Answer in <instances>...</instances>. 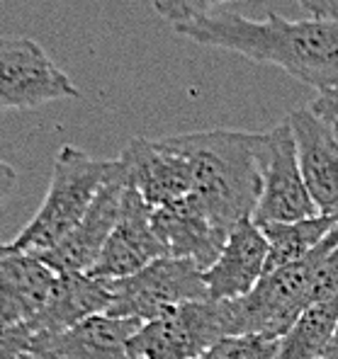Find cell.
Segmentation results:
<instances>
[{
    "label": "cell",
    "instance_id": "obj_4",
    "mask_svg": "<svg viewBox=\"0 0 338 359\" xmlns=\"http://www.w3.org/2000/svg\"><path fill=\"white\" fill-rule=\"evenodd\" d=\"M338 245V224L311 255L263 274L248 297L224 301L229 335H266L282 340L309 309L311 282L324 257Z\"/></svg>",
    "mask_w": 338,
    "mask_h": 359
},
{
    "label": "cell",
    "instance_id": "obj_22",
    "mask_svg": "<svg viewBox=\"0 0 338 359\" xmlns=\"http://www.w3.org/2000/svg\"><path fill=\"white\" fill-rule=\"evenodd\" d=\"M34 332L27 323H0V359H18L27 355Z\"/></svg>",
    "mask_w": 338,
    "mask_h": 359
},
{
    "label": "cell",
    "instance_id": "obj_13",
    "mask_svg": "<svg viewBox=\"0 0 338 359\" xmlns=\"http://www.w3.org/2000/svg\"><path fill=\"white\" fill-rule=\"evenodd\" d=\"M151 226H154V233L158 236L161 245L166 248V257L190 260L202 272H207L214 265L226 238H229L226 231L216 229L212 224L207 211L200 207L193 194L154 209Z\"/></svg>",
    "mask_w": 338,
    "mask_h": 359
},
{
    "label": "cell",
    "instance_id": "obj_27",
    "mask_svg": "<svg viewBox=\"0 0 338 359\" xmlns=\"http://www.w3.org/2000/svg\"><path fill=\"white\" fill-rule=\"evenodd\" d=\"M18 359H39V357H34V355H30V352H27V355H20Z\"/></svg>",
    "mask_w": 338,
    "mask_h": 359
},
{
    "label": "cell",
    "instance_id": "obj_2",
    "mask_svg": "<svg viewBox=\"0 0 338 359\" xmlns=\"http://www.w3.org/2000/svg\"><path fill=\"white\" fill-rule=\"evenodd\" d=\"M173 139L193 165V197L216 229L231 233L251 221L263 192L268 134L207 129Z\"/></svg>",
    "mask_w": 338,
    "mask_h": 359
},
{
    "label": "cell",
    "instance_id": "obj_19",
    "mask_svg": "<svg viewBox=\"0 0 338 359\" xmlns=\"http://www.w3.org/2000/svg\"><path fill=\"white\" fill-rule=\"evenodd\" d=\"M338 325V294L311 304L280 340L275 359H324Z\"/></svg>",
    "mask_w": 338,
    "mask_h": 359
},
{
    "label": "cell",
    "instance_id": "obj_11",
    "mask_svg": "<svg viewBox=\"0 0 338 359\" xmlns=\"http://www.w3.org/2000/svg\"><path fill=\"white\" fill-rule=\"evenodd\" d=\"M151 214L154 207H149L141 194L126 184L117 226L88 274L103 282H115L149 267L158 257H166V248L151 226Z\"/></svg>",
    "mask_w": 338,
    "mask_h": 359
},
{
    "label": "cell",
    "instance_id": "obj_14",
    "mask_svg": "<svg viewBox=\"0 0 338 359\" xmlns=\"http://www.w3.org/2000/svg\"><path fill=\"white\" fill-rule=\"evenodd\" d=\"M139 320L93 316L56 335H34L30 355L39 359H129V340Z\"/></svg>",
    "mask_w": 338,
    "mask_h": 359
},
{
    "label": "cell",
    "instance_id": "obj_15",
    "mask_svg": "<svg viewBox=\"0 0 338 359\" xmlns=\"http://www.w3.org/2000/svg\"><path fill=\"white\" fill-rule=\"evenodd\" d=\"M268 241L263 231L251 221L239 224L229 233L221 255L204 272V284L212 301L244 299L266 274Z\"/></svg>",
    "mask_w": 338,
    "mask_h": 359
},
{
    "label": "cell",
    "instance_id": "obj_5",
    "mask_svg": "<svg viewBox=\"0 0 338 359\" xmlns=\"http://www.w3.org/2000/svg\"><path fill=\"white\" fill-rule=\"evenodd\" d=\"M108 284L112 294L108 316L139 320V323L161 318L168 311L190 301L209 299L202 269L195 262L178 257H158L131 277L115 279Z\"/></svg>",
    "mask_w": 338,
    "mask_h": 359
},
{
    "label": "cell",
    "instance_id": "obj_1",
    "mask_svg": "<svg viewBox=\"0 0 338 359\" xmlns=\"http://www.w3.org/2000/svg\"><path fill=\"white\" fill-rule=\"evenodd\" d=\"M176 34L209 49H224L282 68L319 93L338 88V20H287L271 13L251 20L231 10L173 27Z\"/></svg>",
    "mask_w": 338,
    "mask_h": 359
},
{
    "label": "cell",
    "instance_id": "obj_17",
    "mask_svg": "<svg viewBox=\"0 0 338 359\" xmlns=\"http://www.w3.org/2000/svg\"><path fill=\"white\" fill-rule=\"evenodd\" d=\"M110 301V284L103 279L91 274H59L46 306L27 325L34 335H56L93 316L108 313Z\"/></svg>",
    "mask_w": 338,
    "mask_h": 359
},
{
    "label": "cell",
    "instance_id": "obj_28",
    "mask_svg": "<svg viewBox=\"0 0 338 359\" xmlns=\"http://www.w3.org/2000/svg\"><path fill=\"white\" fill-rule=\"evenodd\" d=\"M334 124H336V129H338V121H334Z\"/></svg>",
    "mask_w": 338,
    "mask_h": 359
},
{
    "label": "cell",
    "instance_id": "obj_25",
    "mask_svg": "<svg viewBox=\"0 0 338 359\" xmlns=\"http://www.w3.org/2000/svg\"><path fill=\"white\" fill-rule=\"evenodd\" d=\"M18 182H20V175L10 163L0 161V207L13 197V192L18 189Z\"/></svg>",
    "mask_w": 338,
    "mask_h": 359
},
{
    "label": "cell",
    "instance_id": "obj_21",
    "mask_svg": "<svg viewBox=\"0 0 338 359\" xmlns=\"http://www.w3.org/2000/svg\"><path fill=\"white\" fill-rule=\"evenodd\" d=\"M229 3H239V0H154V10L176 27V25L193 22V20L219 13L221 5Z\"/></svg>",
    "mask_w": 338,
    "mask_h": 359
},
{
    "label": "cell",
    "instance_id": "obj_8",
    "mask_svg": "<svg viewBox=\"0 0 338 359\" xmlns=\"http://www.w3.org/2000/svg\"><path fill=\"white\" fill-rule=\"evenodd\" d=\"M319 216L314 199L309 194L307 180L299 165L297 139L285 119L268 131V156L263 172V192L258 199L253 224H292Z\"/></svg>",
    "mask_w": 338,
    "mask_h": 359
},
{
    "label": "cell",
    "instance_id": "obj_3",
    "mask_svg": "<svg viewBox=\"0 0 338 359\" xmlns=\"http://www.w3.org/2000/svg\"><path fill=\"white\" fill-rule=\"evenodd\" d=\"M117 168V158L100 161L76 146H63L51 165L44 202L10 245L22 252H44L59 245L86 219L95 197Z\"/></svg>",
    "mask_w": 338,
    "mask_h": 359
},
{
    "label": "cell",
    "instance_id": "obj_24",
    "mask_svg": "<svg viewBox=\"0 0 338 359\" xmlns=\"http://www.w3.org/2000/svg\"><path fill=\"white\" fill-rule=\"evenodd\" d=\"M311 18L338 20V0H297Z\"/></svg>",
    "mask_w": 338,
    "mask_h": 359
},
{
    "label": "cell",
    "instance_id": "obj_20",
    "mask_svg": "<svg viewBox=\"0 0 338 359\" xmlns=\"http://www.w3.org/2000/svg\"><path fill=\"white\" fill-rule=\"evenodd\" d=\"M280 340L266 335H229L214 342L200 359H275Z\"/></svg>",
    "mask_w": 338,
    "mask_h": 359
},
{
    "label": "cell",
    "instance_id": "obj_12",
    "mask_svg": "<svg viewBox=\"0 0 338 359\" xmlns=\"http://www.w3.org/2000/svg\"><path fill=\"white\" fill-rule=\"evenodd\" d=\"M297 139L299 165L319 214L338 221V129L334 121L316 117L309 107L290 112Z\"/></svg>",
    "mask_w": 338,
    "mask_h": 359
},
{
    "label": "cell",
    "instance_id": "obj_26",
    "mask_svg": "<svg viewBox=\"0 0 338 359\" xmlns=\"http://www.w3.org/2000/svg\"><path fill=\"white\" fill-rule=\"evenodd\" d=\"M324 359H338V325H336L334 340H331V345H329V350H326V357Z\"/></svg>",
    "mask_w": 338,
    "mask_h": 359
},
{
    "label": "cell",
    "instance_id": "obj_18",
    "mask_svg": "<svg viewBox=\"0 0 338 359\" xmlns=\"http://www.w3.org/2000/svg\"><path fill=\"white\" fill-rule=\"evenodd\" d=\"M338 224L331 216H311L304 221H292V224H266L258 226L268 241V262L266 274L275 272L280 267H287L292 262H299L302 257L311 255L316 248L324 243L326 236L334 231Z\"/></svg>",
    "mask_w": 338,
    "mask_h": 359
},
{
    "label": "cell",
    "instance_id": "obj_6",
    "mask_svg": "<svg viewBox=\"0 0 338 359\" xmlns=\"http://www.w3.org/2000/svg\"><path fill=\"white\" fill-rule=\"evenodd\" d=\"M81 90L30 36H0V114L27 112L59 100H78Z\"/></svg>",
    "mask_w": 338,
    "mask_h": 359
},
{
    "label": "cell",
    "instance_id": "obj_16",
    "mask_svg": "<svg viewBox=\"0 0 338 359\" xmlns=\"http://www.w3.org/2000/svg\"><path fill=\"white\" fill-rule=\"evenodd\" d=\"M59 274L32 252L0 243V323H30L41 313Z\"/></svg>",
    "mask_w": 338,
    "mask_h": 359
},
{
    "label": "cell",
    "instance_id": "obj_23",
    "mask_svg": "<svg viewBox=\"0 0 338 359\" xmlns=\"http://www.w3.org/2000/svg\"><path fill=\"white\" fill-rule=\"evenodd\" d=\"M309 109L316 117H321L326 121H338V88L316 95L309 102Z\"/></svg>",
    "mask_w": 338,
    "mask_h": 359
},
{
    "label": "cell",
    "instance_id": "obj_9",
    "mask_svg": "<svg viewBox=\"0 0 338 359\" xmlns=\"http://www.w3.org/2000/svg\"><path fill=\"white\" fill-rule=\"evenodd\" d=\"M126 184L141 194L149 207H166L193 194V165L173 136L144 139L136 136L119 153Z\"/></svg>",
    "mask_w": 338,
    "mask_h": 359
},
{
    "label": "cell",
    "instance_id": "obj_7",
    "mask_svg": "<svg viewBox=\"0 0 338 359\" xmlns=\"http://www.w3.org/2000/svg\"><path fill=\"white\" fill-rule=\"evenodd\" d=\"M229 337L224 301H190L141 323L129 340V359H200Z\"/></svg>",
    "mask_w": 338,
    "mask_h": 359
},
{
    "label": "cell",
    "instance_id": "obj_10",
    "mask_svg": "<svg viewBox=\"0 0 338 359\" xmlns=\"http://www.w3.org/2000/svg\"><path fill=\"white\" fill-rule=\"evenodd\" d=\"M124 189H126V177H124L122 161H119L117 172L100 189L93 207L88 209L86 219L59 245H54L51 250L44 252H32V255L39 257L56 274H88L95 267V262H98L105 243L112 236L115 226H117Z\"/></svg>",
    "mask_w": 338,
    "mask_h": 359
}]
</instances>
